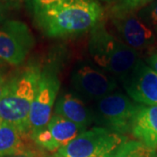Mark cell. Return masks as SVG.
I'll use <instances>...</instances> for the list:
<instances>
[{"mask_svg": "<svg viewBox=\"0 0 157 157\" xmlns=\"http://www.w3.org/2000/svg\"><path fill=\"white\" fill-rule=\"evenodd\" d=\"M126 140L123 135L95 127L82 132L59 148L54 157H108Z\"/></svg>", "mask_w": 157, "mask_h": 157, "instance_id": "cell-5", "label": "cell"}, {"mask_svg": "<svg viewBox=\"0 0 157 157\" xmlns=\"http://www.w3.org/2000/svg\"><path fill=\"white\" fill-rule=\"evenodd\" d=\"M41 71L35 66L25 68L9 78L4 95L0 99V119L15 127L22 134L29 132V115L38 89Z\"/></svg>", "mask_w": 157, "mask_h": 157, "instance_id": "cell-2", "label": "cell"}, {"mask_svg": "<svg viewBox=\"0 0 157 157\" xmlns=\"http://www.w3.org/2000/svg\"><path fill=\"white\" fill-rule=\"evenodd\" d=\"M95 1H101V2H106L107 4H109V5H111L113 4V2H115L116 0H95Z\"/></svg>", "mask_w": 157, "mask_h": 157, "instance_id": "cell-23", "label": "cell"}, {"mask_svg": "<svg viewBox=\"0 0 157 157\" xmlns=\"http://www.w3.org/2000/svg\"><path fill=\"white\" fill-rule=\"evenodd\" d=\"M137 14L157 36V0L137 11Z\"/></svg>", "mask_w": 157, "mask_h": 157, "instance_id": "cell-17", "label": "cell"}, {"mask_svg": "<svg viewBox=\"0 0 157 157\" xmlns=\"http://www.w3.org/2000/svg\"><path fill=\"white\" fill-rule=\"evenodd\" d=\"M54 114L70 121L82 132L94 122L93 109L87 107L77 94L70 93L59 97L54 106Z\"/></svg>", "mask_w": 157, "mask_h": 157, "instance_id": "cell-11", "label": "cell"}, {"mask_svg": "<svg viewBox=\"0 0 157 157\" xmlns=\"http://www.w3.org/2000/svg\"><path fill=\"white\" fill-rule=\"evenodd\" d=\"M111 21L116 29L119 39L140 56H149L157 51V36L137 14V11L111 13Z\"/></svg>", "mask_w": 157, "mask_h": 157, "instance_id": "cell-6", "label": "cell"}, {"mask_svg": "<svg viewBox=\"0 0 157 157\" xmlns=\"http://www.w3.org/2000/svg\"><path fill=\"white\" fill-rule=\"evenodd\" d=\"M22 134L18 129L10 124H0V157L10 156L25 151Z\"/></svg>", "mask_w": 157, "mask_h": 157, "instance_id": "cell-14", "label": "cell"}, {"mask_svg": "<svg viewBox=\"0 0 157 157\" xmlns=\"http://www.w3.org/2000/svg\"><path fill=\"white\" fill-rule=\"evenodd\" d=\"M148 67L157 73V51L148 58Z\"/></svg>", "mask_w": 157, "mask_h": 157, "instance_id": "cell-20", "label": "cell"}, {"mask_svg": "<svg viewBox=\"0 0 157 157\" xmlns=\"http://www.w3.org/2000/svg\"><path fill=\"white\" fill-rule=\"evenodd\" d=\"M131 132L140 142L157 149V105H140L132 124Z\"/></svg>", "mask_w": 157, "mask_h": 157, "instance_id": "cell-12", "label": "cell"}, {"mask_svg": "<svg viewBox=\"0 0 157 157\" xmlns=\"http://www.w3.org/2000/svg\"><path fill=\"white\" fill-rule=\"evenodd\" d=\"M71 83L79 98L94 102L112 94L118 86L116 78L110 73L84 61L73 68Z\"/></svg>", "mask_w": 157, "mask_h": 157, "instance_id": "cell-7", "label": "cell"}, {"mask_svg": "<svg viewBox=\"0 0 157 157\" xmlns=\"http://www.w3.org/2000/svg\"><path fill=\"white\" fill-rule=\"evenodd\" d=\"M140 105L121 92H113L94 102V122L114 133L124 135L131 131L135 114Z\"/></svg>", "mask_w": 157, "mask_h": 157, "instance_id": "cell-4", "label": "cell"}, {"mask_svg": "<svg viewBox=\"0 0 157 157\" xmlns=\"http://www.w3.org/2000/svg\"><path fill=\"white\" fill-rule=\"evenodd\" d=\"M8 157H35V155L33 152L25 150V151L21 152V153H17V154L12 155H10Z\"/></svg>", "mask_w": 157, "mask_h": 157, "instance_id": "cell-21", "label": "cell"}, {"mask_svg": "<svg viewBox=\"0 0 157 157\" xmlns=\"http://www.w3.org/2000/svg\"><path fill=\"white\" fill-rule=\"evenodd\" d=\"M8 81H9V79L6 78L5 73L0 70V99L2 96L4 95V94L6 92Z\"/></svg>", "mask_w": 157, "mask_h": 157, "instance_id": "cell-19", "label": "cell"}, {"mask_svg": "<svg viewBox=\"0 0 157 157\" xmlns=\"http://www.w3.org/2000/svg\"><path fill=\"white\" fill-rule=\"evenodd\" d=\"M4 63H5V62L0 59V67H1V66H3V65H4Z\"/></svg>", "mask_w": 157, "mask_h": 157, "instance_id": "cell-24", "label": "cell"}, {"mask_svg": "<svg viewBox=\"0 0 157 157\" xmlns=\"http://www.w3.org/2000/svg\"><path fill=\"white\" fill-rule=\"evenodd\" d=\"M102 16L103 8L98 1L61 0L34 15V20L46 37L59 39L91 31Z\"/></svg>", "mask_w": 157, "mask_h": 157, "instance_id": "cell-1", "label": "cell"}, {"mask_svg": "<svg viewBox=\"0 0 157 157\" xmlns=\"http://www.w3.org/2000/svg\"><path fill=\"white\" fill-rule=\"evenodd\" d=\"M46 128L50 132L57 151L67 145L69 142L82 133V131L75 124L57 114L52 115Z\"/></svg>", "mask_w": 157, "mask_h": 157, "instance_id": "cell-13", "label": "cell"}, {"mask_svg": "<svg viewBox=\"0 0 157 157\" xmlns=\"http://www.w3.org/2000/svg\"><path fill=\"white\" fill-rule=\"evenodd\" d=\"M1 122H2V121H1V119H0V124H1Z\"/></svg>", "mask_w": 157, "mask_h": 157, "instance_id": "cell-26", "label": "cell"}, {"mask_svg": "<svg viewBox=\"0 0 157 157\" xmlns=\"http://www.w3.org/2000/svg\"><path fill=\"white\" fill-rule=\"evenodd\" d=\"M60 82L53 73L41 72L38 89L29 115V132L32 134L46 127L52 118Z\"/></svg>", "mask_w": 157, "mask_h": 157, "instance_id": "cell-9", "label": "cell"}, {"mask_svg": "<svg viewBox=\"0 0 157 157\" xmlns=\"http://www.w3.org/2000/svg\"><path fill=\"white\" fill-rule=\"evenodd\" d=\"M155 157H157V156H156V155H155Z\"/></svg>", "mask_w": 157, "mask_h": 157, "instance_id": "cell-27", "label": "cell"}, {"mask_svg": "<svg viewBox=\"0 0 157 157\" xmlns=\"http://www.w3.org/2000/svg\"><path fill=\"white\" fill-rule=\"evenodd\" d=\"M35 44L28 26L21 21L7 20L0 27V59L12 66L25 61Z\"/></svg>", "mask_w": 157, "mask_h": 157, "instance_id": "cell-8", "label": "cell"}, {"mask_svg": "<svg viewBox=\"0 0 157 157\" xmlns=\"http://www.w3.org/2000/svg\"><path fill=\"white\" fill-rule=\"evenodd\" d=\"M61 0H25V3L34 16L40 11H43L51 6L56 5Z\"/></svg>", "mask_w": 157, "mask_h": 157, "instance_id": "cell-18", "label": "cell"}, {"mask_svg": "<svg viewBox=\"0 0 157 157\" xmlns=\"http://www.w3.org/2000/svg\"><path fill=\"white\" fill-rule=\"evenodd\" d=\"M5 17H6V6L0 2V23L3 22Z\"/></svg>", "mask_w": 157, "mask_h": 157, "instance_id": "cell-22", "label": "cell"}, {"mask_svg": "<svg viewBox=\"0 0 157 157\" xmlns=\"http://www.w3.org/2000/svg\"><path fill=\"white\" fill-rule=\"evenodd\" d=\"M155 0H116L109 6V14L125 11H137Z\"/></svg>", "mask_w": 157, "mask_h": 157, "instance_id": "cell-16", "label": "cell"}, {"mask_svg": "<svg viewBox=\"0 0 157 157\" xmlns=\"http://www.w3.org/2000/svg\"><path fill=\"white\" fill-rule=\"evenodd\" d=\"M121 82L128 96L135 103L157 105V73L142 60Z\"/></svg>", "mask_w": 157, "mask_h": 157, "instance_id": "cell-10", "label": "cell"}, {"mask_svg": "<svg viewBox=\"0 0 157 157\" xmlns=\"http://www.w3.org/2000/svg\"><path fill=\"white\" fill-rule=\"evenodd\" d=\"M108 157H155V150L140 140H126Z\"/></svg>", "mask_w": 157, "mask_h": 157, "instance_id": "cell-15", "label": "cell"}, {"mask_svg": "<svg viewBox=\"0 0 157 157\" xmlns=\"http://www.w3.org/2000/svg\"><path fill=\"white\" fill-rule=\"evenodd\" d=\"M7 1H14V0H7Z\"/></svg>", "mask_w": 157, "mask_h": 157, "instance_id": "cell-25", "label": "cell"}, {"mask_svg": "<svg viewBox=\"0 0 157 157\" xmlns=\"http://www.w3.org/2000/svg\"><path fill=\"white\" fill-rule=\"evenodd\" d=\"M88 50L97 67L121 81L141 61L140 55L100 22L90 31Z\"/></svg>", "mask_w": 157, "mask_h": 157, "instance_id": "cell-3", "label": "cell"}]
</instances>
